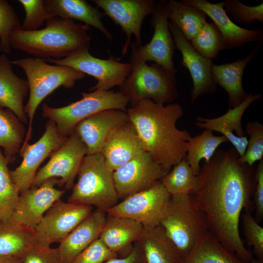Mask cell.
Wrapping results in <instances>:
<instances>
[{
	"label": "cell",
	"instance_id": "cell-1",
	"mask_svg": "<svg viewBox=\"0 0 263 263\" xmlns=\"http://www.w3.org/2000/svg\"><path fill=\"white\" fill-rule=\"evenodd\" d=\"M233 148L217 150L201 167L198 182L190 193L204 213L208 231L230 252L248 263L253 252L247 249L239 231L242 211L251 213L255 170L241 164Z\"/></svg>",
	"mask_w": 263,
	"mask_h": 263
},
{
	"label": "cell",
	"instance_id": "cell-2",
	"mask_svg": "<svg viewBox=\"0 0 263 263\" xmlns=\"http://www.w3.org/2000/svg\"><path fill=\"white\" fill-rule=\"evenodd\" d=\"M126 112L144 146L145 150L165 169L172 167L185 158L191 135L176 127L184 111L178 103L164 104L144 99Z\"/></svg>",
	"mask_w": 263,
	"mask_h": 263
},
{
	"label": "cell",
	"instance_id": "cell-3",
	"mask_svg": "<svg viewBox=\"0 0 263 263\" xmlns=\"http://www.w3.org/2000/svg\"><path fill=\"white\" fill-rule=\"evenodd\" d=\"M45 24V28L34 31H14L10 37L11 47L43 59H62L89 50V26L57 16L46 20Z\"/></svg>",
	"mask_w": 263,
	"mask_h": 263
},
{
	"label": "cell",
	"instance_id": "cell-4",
	"mask_svg": "<svg viewBox=\"0 0 263 263\" xmlns=\"http://www.w3.org/2000/svg\"><path fill=\"white\" fill-rule=\"evenodd\" d=\"M130 46L131 72L120 87V92L132 107L144 99L163 104L174 101L178 96L175 75L156 63L147 65L138 56L134 41Z\"/></svg>",
	"mask_w": 263,
	"mask_h": 263
},
{
	"label": "cell",
	"instance_id": "cell-5",
	"mask_svg": "<svg viewBox=\"0 0 263 263\" xmlns=\"http://www.w3.org/2000/svg\"><path fill=\"white\" fill-rule=\"evenodd\" d=\"M24 72L29 87V97L24 106L29 119V127L23 143L31 139L32 122L36 111L42 101L60 86L74 87L75 82L85 76L83 72L71 67L47 63L43 59L26 57L11 61Z\"/></svg>",
	"mask_w": 263,
	"mask_h": 263
},
{
	"label": "cell",
	"instance_id": "cell-6",
	"mask_svg": "<svg viewBox=\"0 0 263 263\" xmlns=\"http://www.w3.org/2000/svg\"><path fill=\"white\" fill-rule=\"evenodd\" d=\"M77 175L68 202L94 206L106 212L118 203L113 171L101 152L85 155Z\"/></svg>",
	"mask_w": 263,
	"mask_h": 263
},
{
	"label": "cell",
	"instance_id": "cell-7",
	"mask_svg": "<svg viewBox=\"0 0 263 263\" xmlns=\"http://www.w3.org/2000/svg\"><path fill=\"white\" fill-rule=\"evenodd\" d=\"M81 94V99L64 107H51L46 103L42 105L43 116L55 123L61 138L67 137L79 122L93 114L109 109L126 111L129 103L120 91L96 89Z\"/></svg>",
	"mask_w": 263,
	"mask_h": 263
},
{
	"label": "cell",
	"instance_id": "cell-8",
	"mask_svg": "<svg viewBox=\"0 0 263 263\" xmlns=\"http://www.w3.org/2000/svg\"><path fill=\"white\" fill-rule=\"evenodd\" d=\"M160 225L177 246L183 258L196 241L208 231L205 215L190 194L171 196Z\"/></svg>",
	"mask_w": 263,
	"mask_h": 263
},
{
	"label": "cell",
	"instance_id": "cell-9",
	"mask_svg": "<svg viewBox=\"0 0 263 263\" xmlns=\"http://www.w3.org/2000/svg\"><path fill=\"white\" fill-rule=\"evenodd\" d=\"M170 198L159 180L149 188L123 199L107 213L135 220L144 226H155L160 225Z\"/></svg>",
	"mask_w": 263,
	"mask_h": 263
},
{
	"label": "cell",
	"instance_id": "cell-10",
	"mask_svg": "<svg viewBox=\"0 0 263 263\" xmlns=\"http://www.w3.org/2000/svg\"><path fill=\"white\" fill-rule=\"evenodd\" d=\"M89 50L80 51L62 59L43 60L56 65L71 67L94 77L97 83L90 88L91 92L96 89L109 91L115 86L120 87L131 72L130 63L120 62V58L113 56L108 59H100L91 55Z\"/></svg>",
	"mask_w": 263,
	"mask_h": 263
},
{
	"label": "cell",
	"instance_id": "cell-11",
	"mask_svg": "<svg viewBox=\"0 0 263 263\" xmlns=\"http://www.w3.org/2000/svg\"><path fill=\"white\" fill-rule=\"evenodd\" d=\"M87 148L75 132L66 138L63 144L51 155L48 162L37 172L31 187L38 188L51 178H60L59 187L71 189ZM30 187V188H31Z\"/></svg>",
	"mask_w": 263,
	"mask_h": 263
},
{
	"label": "cell",
	"instance_id": "cell-12",
	"mask_svg": "<svg viewBox=\"0 0 263 263\" xmlns=\"http://www.w3.org/2000/svg\"><path fill=\"white\" fill-rule=\"evenodd\" d=\"M93 211V207L56 202L47 211L34 229L35 238L40 245L50 246L60 243Z\"/></svg>",
	"mask_w": 263,
	"mask_h": 263
},
{
	"label": "cell",
	"instance_id": "cell-13",
	"mask_svg": "<svg viewBox=\"0 0 263 263\" xmlns=\"http://www.w3.org/2000/svg\"><path fill=\"white\" fill-rule=\"evenodd\" d=\"M45 128L42 136L34 144H22L19 150L22 161L15 169L9 170L11 180L19 194L30 188L38 167L63 144L67 138L60 136L56 124L52 120L49 119Z\"/></svg>",
	"mask_w": 263,
	"mask_h": 263
},
{
	"label": "cell",
	"instance_id": "cell-14",
	"mask_svg": "<svg viewBox=\"0 0 263 263\" xmlns=\"http://www.w3.org/2000/svg\"><path fill=\"white\" fill-rule=\"evenodd\" d=\"M97 7L104 11L126 35L127 39L122 46V57L125 56L131 44L133 35L136 45H142L141 29L147 16L153 12L156 4L154 0H93Z\"/></svg>",
	"mask_w": 263,
	"mask_h": 263
},
{
	"label": "cell",
	"instance_id": "cell-15",
	"mask_svg": "<svg viewBox=\"0 0 263 263\" xmlns=\"http://www.w3.org/2000/svg\"><path fill=\"white\" fill-rule=\"evenodd\" d=\"M169 171L147 151L137 155L113 171L119 199H124L149 188Z\"/></svg>",
	"mask_w": 263,
	"mask_h": 263
},
{
	"label": "cell",
	"instance_id": "cell-16",
	"mask_svg": "<svg viewBox=\"0 0 263 263\" xmlns=\"http://www.w3.org/2000/svg\"><path fill=\"white\" fill-rule=\"evenodd\" d=\"M168 0L156 2L151 14L150 26L154 33L148 43L137 47L140 58L144 62H155L169 73L175 75L173 56L175 46L169 28Z\"/></svg>",
	"mask_w": 263,
	"mask_h": 263
},
{
	"label": "cell",
	"instance_id": "cell-17",
	"mask_svg": "<svg viewBox=\"0 0 263 263\" xmlns=\"http://www.w3.org/2000/svg\"><path fill=\"white\" fill-rule=\"evenodd\" d=\"M59 182V178H51L39 187H31L20 194L9 220L34 230L47 211L56 202L60 200L65 193V190L55 187Z\"/></svg>",
	"mask_w": 263,
	"mask_h": 263
},
{
	"label": "cell",
	"instance_id": "cell-18",
	"mask_svg": "<svg viewBox=\"0 0 263 263\" xmlns=\"http://www.w3.org/2000/svg\"><path fill=\"white\" fill-rule=\"evenodd\" d=\"M169 26L175 48L182 56L181 65L188 70L193 81L191 103L201 95L214 93L217 85L212 77V67L214 64L212 60L199 54L174 24L169 22Z\"/></svg>",
	"mask_w": 263,
	"mask_h": 263
},
{
	"label": "cell",
	"instance_id": "cell-19",
	"mask_svg": "<svg viewBox=\"0 0 263 263\" xmlns=\"http://www.w3.org/2000/svg\"><path fill=\"white\" fill-rule=\"evenodd\" d=\"M262 96L261 94L251 93L240 105L233 108H229L224 114L214 118L199 116L194 124L198 128L221 133L232 144L239 156L241 157L245 152L248 143L247 137L244 135L242 125L243 115L249 105Z\"/></svg>",
	"mask_w": 263,
	"mask_h": 263
},
{
	"label": "cell",
	"instance_id": "cell-20",
	"mask_svg": "<svg viewBox=\"0 0 263 263\" xmlns=\"http://www.w3.org/2000/svg\"><path fill=\"white\" fill-rule=\"evenodd\" d=\"M182 1L203 11L213 21L224 38L226 49L239 48L248 42L263 39V30L245 29L231 20L224 10L223 1L213 3L206 0Z\"/></svg>",
	"mask_w": 263,
	"mask_h": 263
},
{
	"label": "cell",
	"instance_id": "cell-21",
	"mask_svg": "<svg viewBox=\"0 0 263 263\" xmlns=\"http://www.w3.org/2000/svg\"><path fill=\"white\" fill-rule=\"evenodd\" d=\"M130 120L126 111L116 109L103 110L79 122L75 131L86 145L87 154L100 152L111 133Z\"/></svg>",
	"mask_w": 263,
	"mask_h": 263
},
{
	"label": "cell",
	"instance_id": "cell-22",
	"mask_svg": "<svg viewBox=\"0 0 263 263\" xmlns=\"http://www.w3.org/2000/svg\"><path fill=\"white\" fill-rule=\"evenodd\" d=\"M146 151L130 120L117 127L105 140L100 152L113 171L137 155Z\"/></svg>",
	"mask_w": 263,
	"mask_h": 263
},
{
	"label": "cell",
	"instance_id": "cell-23",
	"mask_svg": "<svg viewBox=\"0 0 263 263\" xmlns=\"http://www.w3.org/2000/svg\"><path fill=\"white\" fill-rule=\"evenodd\" d=\"M107 212L96 209L60 243L57 248L62 263H70L75 257L99 239Z\"/></svg>",
	"mask_w": 263,
	"mask_h": 263
},
{
	"label": "cell",
	"instance_id": "cell-24",
	"mask_svg": "<svg viewBox=\"0 0 263 263\" xmlns=\"http://www.w3.org/2000/svg\"><path fill=\"white\" fill-rule=\"evenodd\" d=\"M29 92L27 80L14 73L11 60L5 54L0 55V107L11 110L24 124L27 123L28 116L23 100Z\"/></svg>",
	"mask_w": 263,
	"mask_h": 263
},
{
	"label": "cell",
	"instance_id": "cell-25",
	"mask_svg": "<svg viewBox=\"0 0 263 263\" xmlns=\"http://www.w3.org/2000/svg\"><path fill=\"white\" fill-rule=\"evenodd\" d=\"M262 41H258L252 52L246 56L233 62L212 66L213 80L216 85H220L227 93L230 108L240 105L247 96L242 84L243 74L245 67L257 52Z\"/></svg>",
	"mask_w": 263,
	"mask_h": 263
},
{
	"label": "cell",
	"instance_id": "cell-26",
	"mask_svg": "<svg viewBox=\"0 0 263 263\" xmlns=\"http://www.w3.org/2000/svg\"><path fill=\"white\" fill-rule=\"evenodd\" d=\"M137 242L146 263H181V253L160 225L144 226Z\"/></svg>",
	"mask_w": 263,
	"mask_h": 263
},
{
	"label": "cell",
	"instance_id": "cell-27",
	"mask_svg": "<svg viewBox=\"0 0 263 263\" xmlns=\"http://www.w3.org/2000/svg\"><path fill=\"white\" fill-rule=\"evenodd\" d=\"M45 10L50 14L62 19L77 20L99 30L109 42L113 36L105 27L101 19L104 14L85 0H43Z\"/></svg>",
	"mask_w": 263,
	"mask_h": 263
},
{
	"label": "cell",
	"instance_id": "cell-28",
	"mask_svg": "<svg viewBox=\"0 0 263 263\" xmlns=\"http://www.w3.org/2000/svg\"><path fill=\"white\" fill-rule=\"evenodd\" d=\"M144 226L124 217L108 214L99 239L111 251L118 254L140 238Z\"/></svg>",
	"mask_w": 263,
	"mask_h": 263
},
{
	"label": "cell",
	"instance_id": "cell-29",
	"mask_svg": "<svg viewBox=\"0 0 263 263\" xmlns=\"http://www.w3.org/2000/svg\"><path fill=\"white\" fill-rule=\"evenodd\" d=\"M181 263H246L228 251L209 231L200 237Z\"/></svg>",
	"mask_w": 263,
	"mask_h": 263
},
{
	"label": "cell",
	"instance_id": "cell-30",
	"mask_svg": "<svg viewBox=\"0 0 263 263\" xmlns=\"http://www.w3.org/2000/svg\"><path fill=\"white\" fill-rule=\"evenodd\" d=\"M38 244L34 231L10 220L0 225V256L23 257Z\"/></svg>",
	"mask_w": 263,
	"mask_h": 263
},
{
	"label": "cell",
	"instance_id": "cell-31",
	"mask_svg": "<svg viewBox=\"0 0 263 263\" xmlns=\"http://www.w3.org/2000/svg\"><path fill=\"white\" fill-rule=\"evenodd\" d=\"M169 19L190 40L201 30L207 22V15L200 10L182 0L167 1Z\"/></svg>",
	"mask_w": 263,
	"mask_h": 263
},
{
	"label": "cell",
	"instance_id": "cell-32",
	"mask_svg": "<svg viewBox=\"0 0 263 263\" xmlns=\"http://www.w3.org/2000/svg\"><path fill=\"white\" fill-rule=\"evenodd\" d=\"M227 142L225 136H215L212 131L208 129H204L201 134L194 137L191 136L187 142L185 158L194 173L196 175L199 174L202 159L208 161L219 146Z\"/></svg>",
	"mask_w": 263,
	"mask_h": 263
},
{
	"label": "cell",
	"instance_id": "cell-33",
	"mask_svg": "<svg viewBox=\"0 0 263 263\" xmlns=\"http://www.w3.org/2000/svg\"><path fill=\"white\" fill-rule=\"evenodd\" d=\"M22 123L10 110L0 107V148L5 157L15 156L20 150L25 134Z\"/></svg>",
	"mask_w": 263,
	"mask_h": 263
},
{
	"label": "cell",
	"instance_id": "cell-34",
	"mask_svg": "<svg viewBox=\"0 0 263 263\" xmlns=\"http://www.w3.org/2000/svg\"><path fill=\"white\" fill-rule=\"evenodd\" d=\"M160 180L171 196L190 194L196 187L198 177L185 158L172 167Z\"/></svg>",
	"mask_w": 263,
	"mask_h": 263
},
{
	"label": "cell",
	"instance_id": "cell-35",
	"mask_svg": "<svg viewBox=\"0 0 263 263\" xmlns=\"http://www.w3.org/2000/svg\"><path fill=\"white\" fill-rule=\"evenodd\" d=\"M16 157H5L0 148V222L8 221L17 206L19 193L13 183L8 165Z\"/></svg>",
	"mask_w": 263,
	"mask_h": 263
},
{
	"label": "cell",
	"instance_id": "cell-36",
	"mask_svg": "<svg viewBox=\"0 0 263 263\" xmlns=\"http://www.w3.org/2000/svg\"><path fill=\"white\" fill-rule=\"evenodd\" d=\"M189 42L199 54L211 60L226 49L224 38L213 23L207 22Z\"/></svg>",
	"mask_w": 263,
	"mask_h": 263
},
{
	"label": "cell",
	"instance_id": "cell-37",
	"mask_svg": "<svg viewBox=\"0 0 263 263\" xmlns=\"http://www.w3.org/2000/svg\"><path fill=\"white\" fill-rule=\"evenodd\" d=\"M21 29L18 15L7 0H0V52H11L10 37L15 31Z\"/></svg>",
	"mask_w": 263,
	"mask_h": 263
},
{
	"label": "cell",
	"instance_id": "cell-38",
	"mask_svg": "<svg viewBox=\"0 0 263 263\" xmlns=\"http://www.w3.org/2000/svg\"><path fill=\"white\" fill-rule=\"evenodd\" d=\"M245 131L249 139L245 153L238 160L241 164L252 166L263 159V125L258 121H248Z\"/></svg>",
	"mask_w": 263,
	"mask_h": 263
},
{
	"label": "cell",
	"instance_id": "cell-39",
	"mask_svg": "<svg viewBox=\"0 0 263 263\" xmlns=\"http://www.w3.org/2000/svg\"><path fill=\"white\" fill-rule=\"evenodd\" d=\"M225 12L238 22L250 24L258 20L263 23V3L256 6H248L238 0H225L223 1Z\"/></svg>",
	"mask_w": 263,
	"mask_h": 263
},
{
	"label": "cell",
	"instance_id": "cell-40",
	"mask_svg": "<svg viewBox=\"0 0 263 263\" xmlns=\"http://www.w3.org/2000/svg\"><path fill=\"white\" fill-rule=\"evenodd\" d=\"M25 11V18L21 29L25 31H34L39 29L44 22L54 15L45 9L43 0H19Z\"/></svg>",
	"mask_w": 263,
	"mask_h": 263
},
{
	"label": "cell",
	"instance_id": "cell-41",
	"mask_svg": "<svg viewBox=\"0 0 263 263\" xmlns=\"http://www.w3.org/2000/svg\"><path fill=\"white\" fill-rule=\"evenodd\" d=\"M244 234L248 246L252 247L257 259L263 261V228L250 212H245L242 217Z\"/></svg>",
	"mask_w": 263,
	"mask_h": 263
},
{
	"label": "cell",
	"instance_id": "cell-42",
	"mask_svg": "<svg viewBox=\"0 0 263 263\" xmlns=\"http://www.w3.org/2000/svg\"><path fill=\"white\" fill-rule=\"evenodd\" d=\"M118 254L111 251L98 239L79 253L70 263H103Z\"/></svg>",
	"mask_w": 263,
	"mask_h": 263
},
{
	"label": "cell",
	"instance_id": "cell-43",
	"mask_svg": "<svg viewBox=\"0 0 263 263\" xmlns=\"http://www.w3.org/2000/svg\"><path fill=\"white\" fill-rule=\"evenodd\" d=\"M23 263H62L57 248L37 244L23 256Z\"/></svg>",
	"mask_w": 263,
	"mask_h": 263
},
{
	"label": "cell",
	"instance_id": "cell-44",
	"mask_svg": "<svg viewBox=\"0 0 263 263\" xmlns=\"http://www.w3.org/2000/svg\"><path fill=\"white\" fill-rule=\"evenodd\" d=\"M256 184L254 190L255 216L259 222L263 218V159L259 162L255 169Z\"/></svg>",
	"mask_w": 263,
	"mask_h": 263
},
{
	"label": "cell",
	"instance_id": "cell-45",
	"mask_svg": "<svg viewBox=\"0 0 263 263\" xmlns=\"http://www.w3.org/2000/svg\"><path fill=\"white\" fill-rule=\"evenodd\" d=\"M145 260L138 243L136 242L130 252L121 258L111 259L103 263H145Z\"/></svg>",
	"mask_w": 263,
	"mask_h": 263
},
{
	"label": "cell",
	"instance_id": "cell-46",
	"mask_svg": "<svg viewBox=\"0 0 263 263\" xmlns=\"http://www.w3.org/2000/svg\"><path fill=\"white\" fill-rule=\"evenodd\" d=\"M0 263H23V257L0 256Z\"/></svg>",
	"mask_w": 263,
	"mask_h": 263
},
{
	"label": "cell",
	"instance_id": "cell-47",
	"mask_svg": "<svg viewBox=\"0 0 263 263\" xmlns=\"http://www.w3.org/2000/svg\"><path fill=\"white\" fill-rule=\"evenodd\" d=\"M248 263H263V261L253 257Z\"/></svg>",
	"mask_w": 263,
	"mask_h": 263
},
{
	"label": "cell",
	"instance_id": "cell-48",
	"mask_svg": "<svg viewBox=\"0 0 263 263\" xmlns=\"http://www.w3.org/2000/svg\"><path fill=\"white\" fill-rule=\"evenodd\" d=\"M1 223H2L0 222V224H1Z\"/></svg>",
	"mask_w": 263,
	"mask_h": 263
},
{
	"label": "cell",
	"instance_id": "cell-49",
	"mask_svg": "<svg viewBox=\"0 0 263 263\" xmlns=\"http://www.w3.org/2000/svg\"><path fill=\"white\" fill-rule=\"evenodd\" d=\"M145 263H146V262H145Z\"/></svg>",
	"mask_w": 263,
	"mask_h": 263
}]
</instances>
